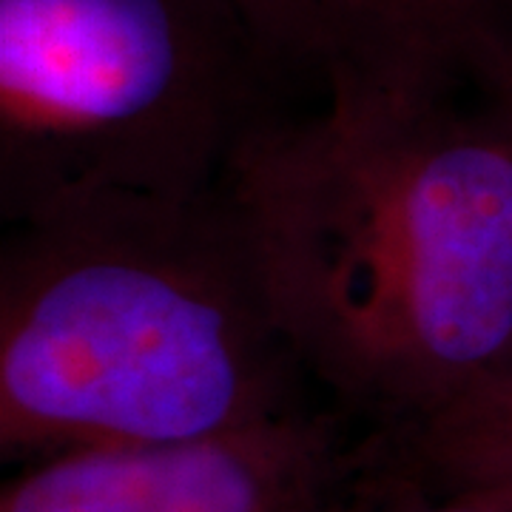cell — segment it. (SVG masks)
<instances>
[{
	"instance_id": "cell-5",
	"label": "cell",
	"mask_w": 512,
	"mask_h": 512,
	"mask_svg": "<svg viewBox=\"0 0 512 512\" xmlns=\"http://www.w3.org/2000/svg\"><path fill=\"white\" fill-rule=\"evenodd\" d=\"M271 72L313 100L512 106V0H237Z\"/></svg>"
},
{
	"instance_id": "cell-2",
	"label": "cell",
	"mask_w": 512,
	"mask_h": 512,
	"mask_svg": "<svg viewBox=\"0 0 512 512\" xmlns=\"http://www.w3.org/2000/svg\"><path fill=\"white\" fill-rule=\"evenodd\" d=\"M299 382L225 191L9 228L3 458L222 436L296 410Z\"/></svg>"
},
{
	"instance_id": "cell-3",
	"label": "cell",
	"mask_w": 512,
	"mask_h": 512,
	"mask_svg": "<svg viewBox=\"0 0 512 512\" xmlns=\"http://www.w3.org/2000/svg\"><path fill=\"white\" fill-rule=\"evenodd\" d=\"M282 97L237 0H0L3 220L214 200Z\"/></svg>"
},
{
	"instance_id": "cell-8",
	"label": "cell",
	"mask_w": 512,
	"mask_h": 512,
	"mask_svg": "<svg viewBox=\"0 0 512 512\" xmlns=\"http://www.w3.org/2000/svg\"><path fill=\"white\" fill-rule=\"evenodd\" d=\"M424 487L444 495H456L464 501L481 504L487 510L512 512V456L487 458L453 470L447 476L421 481Z\"/></svg>"
},
{
	"instance_id": "cell-6",
	"label": "cell",
	"mask_w": 512,
	"mask_h": 512,
	"mask_svg": "<svg viewBox=\"0 0 512 512\" xmlns=\"http://www.w3.org/2000/svg\"><path fill=\"white\" fill-rule=\"evenodd\" d=\"M390 461L413 478H436L487 458L512 456V370L444 419L387 439Z\"/></svg>"
},
{
	"instance_id": "cell-4",
	"label": "cell",
	"mask_w": 512,
	"mask_h": 512,
	"mask_svg": "<svg viewBox=\"0 0 512 512\" xmlns=\"http://www.w3.org/2000/svg\"><path fill=\"white\" fill-rule=\"evenodd\" d=\"M379 447L296 407L208 439L40 458L6 481L0 512H348Z\"/></svg>"
},
{
	"instance_id": "cell-7",
	"label": "cell",
	"mask_w": 512,
	"mask_h": 512,
	"mask_svg": "<svg viewBox=\"0 0 512 512\" xmlns=\"http://www.w3.org/2000/svg\"><path fill=\"white\" fill-rule=\"evenodd\" d=\"M348 512H495L464 501L456 495H444L424 487L421 481L402 473L387 461V453H379L370 464L359 490L350 501Z\"/></svg>"
},
{
	"instance_id": "cell-1",
	"label": "cell",
	"mask_w": 512,
	"mask_h": 512,
	"mask_svg": "<svg viewBox=\"0 0 512 512\" xmlns=\"http://www.w3.org/2000/svg\"><path fill=\"white\" fill-rule=\"evenodd\" d=\"M225 200L296 365L373 433H416L512 370V106L282 109Z\"/></svg>"
}]
</instances>
